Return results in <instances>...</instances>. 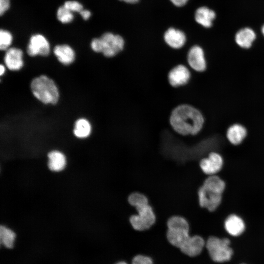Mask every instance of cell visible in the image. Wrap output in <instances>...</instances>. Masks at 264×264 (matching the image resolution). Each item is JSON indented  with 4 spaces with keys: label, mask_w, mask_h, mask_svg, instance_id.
I'll return each mask as SVG.
<instances>
[{
    "label": "cell",
    "mask_w": 264,
    "mask_h": 264,
    "mask_svg": "<svg viewBox=\"0 0 264 264\" xmlns=\"http://www.w3.org/2000/svg\"><path fill=\"white\" fill-rule=\"evenodd\" d=\"M169 121L172 129L182 135L197 134L204 124L201 112L188 104H181L175 107L171 111Z\"/></svg>",
    "instance_id": "obj_1"
},
{
    "label": "cell",
    "mask_w": 264,
    "mask_h": 264,
    "mask_svg": "<svg viewBox=\"0 0 264 264\" xmlns=\"http://www.w3.org/2000/svg\"><path fill=\"white\" fill-rule=\"evenodd\" d=\"M33 95L45 104H56L59 93L54 81L46 75H42L32 80L30 85Z\"/></svg>",
    "instance_id": "obj_2"
},
{
    "label": "cell",
    "mask_w": 264,
    "mask_h": 264,
    "mask_svg": "<svg viewBox=\"0 0 264 264\" xmlns=\"http://www.w3.org/2000/svg\"><path fill=\"white\" fill-rule=\"evenodd\" d=\"M124 43V40L121 36L108 32L99 38L93 39L90 46L94 51L102 53L105 57L110 58L123 49Z\"/></svg>",
    "instance_id": "obj_3"
},
{
    "label": "cell",
    "mask_w": 264,
    "mask_h": 264,
    "mask_svg": "<svg viewBox=\"0 0 264 264\" xmlns=\"http://www.w3.org/2000/svg\"><path fill=\"white\" fill-rule=\"evenodd\" d=\"M230 243V241L227 238L211 236L205 245L211 259L216 262L222 263L229 261L233 254Z\"/></svg>",
    "instance_id": "obj_4"
},
{
    "label": "cell",
    "mask_w": 264,
    "mask_h": 264,
    "mask_svg": "<svg viewBox=\"0 0 264 264\" xmlns=\"http://www.w3.org/2000/svg\"><path fill=\"white\" fill-rule=\"evenodd\" d=\"M137 215H132L130 221L136 230L143 231L149 229L155 221V216L152 208L148 204L135 207Z\"/></svg>",
    "instance_id": "obj_5"
},
{
    "label": "cell",
    "mask_w": 264,
    "mask_h": 264,
    "mask_svg": "<svg viewBox=\"0 0 264 264\" xmlns=\"http://www.w3.org/2000/svg\"><path fill=\"white\" fill-rule=\"evenodd\" d=\"M198 195L200 206L209 212L216 211L222 203L223 194L203 185L199 187Z\"/></svg>",
    "instance_id": "obj_6"
},
{
    "label": "cell",
    "mask_w": 264,
    "mask_h": 264,
    "mask_svg": "<svg viewBox=\"0 0 264 264\" xmlns=\"http://www.w3.org/2000/svg\"><path fill=\"white\" fill-rule=\"evenodd\" d=\"M224 160L219 153L212 152L207 157L202 158L199 162V166L202 172L209 176L215 175L222 169Z\"/></svg>",
    "instance_id": "obj_7"
},
{
    "label": "cell",
    "mask_w": 264,
    "mask_h": 264,
    "mask_svg": "<svg viewBox=\"0 0 264 264\" xmlns=\"http://www.w3.org/2000/svg\"><path fill=\"white\" fill-rule=\"evenodd\" d=\"M191 77L189 69L183 64H178L172 67L167 75L169 85L175 88L186 85Z\"/></svg>",
    "instance_id": "obj_8"
},
{
    "label": "cell",
    "mask_w": 264,
    "mask_h": 264,
    "mask_svg": "<svg viewBox=\"0 0 264 264\" xmlns=\"http://www.w3.org/2000/svg\"><path fill=\"white\" fill-rule=\"evenodd\" d=\"M50 52V45L45 38L41 34L32 36L27 47V52L30 56H47Z\"/></svg>",
    "instance_id": "obj_9"
},
{
    "label": "cell",
    "mask_w": 264,
    "mask_h": 264,
    "mask_svg": "<svg viewBox=\"0 0 264 264\" xmlns=\"http://www.w3.org/2000/svg\"><path fill=\"white\" fill-rule=\"evenodd\" d=\"M187 63L194 70L202 72L207 67V63L203 49L199 46L195 45L189 49L187 54Z\"/></svg>",
    "instance_id": "obj_10"
},
{
    "label": "cell",
    "mask_w": 264,
    "mask_h": 264,
    "mask_svg": "<svg viewBox=\"0 0 264 264\" xmlns=\"http://www.w3.org/2000/svg\"><path fill=\"white\" fill-rule=\"evenodd\" d=\"M226 231L230 235L237 237L243 233L245 224L243 219L236 214L229 215L224 221Z\"/></svg>",
    "instance_id": "obj_11"
},
{
    "label": "cell",
    "mask_w": 264,
    "mask_h": 264,
    "mask_svg": "<svg viewBox=\"0 0 264 264\" xmlns=\"http://www.w3.org/2000/svg\"><path fill=\"white\" fill-rule=\"evenodd\" d=\"M22 51L15 47L7 49L4 61L6 66L11 70H20L23 66Z\"/></svg>",
    "instance_id": "obj_12"
},
{
    "label": "cell",
    "mask_w": 264,
    "mask_h": 264,
    "mask_svg": "<svg viewBox=\"0 0 264 264\" xmlns=\"http://www.w3.org/2000/svg\"><path fill=\"white\" fill-rule=\"evenodd\" d=\"M247 135L246 128L239 123L231 125L227 129L226 137L232 145L236 146L241 144Z\"/></svg>",
    "instance_id": "obj_13"
},
{
    "label": "cell",
    "mask_w": 264,
    "mask_h": 264,
    "mask_svg": "<svg viewBox=\"0 0 264 264\" xmlns=\"http://www.w3.org/2000/svg\"><path fill=\"white\" fill-rule=\"evenodd\" d=\"M203 239L199 236H190L188 241L180 249L185 254L194 257L199 255L205 245Z\"/></svg>",
    "instance_id": "obj_14"
},
{
    "label": "cell",
    "mask_w": 264,
    "mask_h": 264,
    "mask_svg": "<svg viewBox=\"0 0 264 264\" xmlns=\"http://www.w3.org/2000/svg\"><path fill=\"white\" fill-rule=\"evenodd\" d=\"M164 39L170 47L174 49L182 47L186 40L185 35L182 31L174 28H170L165 32Z\"/></svg>",
    "instance_id": "obj_15"
},
{
    "label": "cell",
    "mask_w": 264,
    "mask_h": 264,
    "mask_svg": "<svg viewBox=\"0 0 264 264\" xmlns=\"http://www.w3.org/2000/svg\"><path fill=\"white\" fill-rule=\"evenodd\" d=\"M256 37V35L253 30L249 27H245L237 32L235 39L240 47L248 49L252 46Z\"/></svg>",
    "instance_id": "obj_16"
},
{
    "label": "cell",
    "mask_w": 264,
    "mask_h": 264,
    "mask_svg": "<svg viewBox=\"0 0 264 264\" xmlns=\"http://www.w3.org/2000/svg\"><path fill=\"white\" fill-rule=\"evenodd\" d=\"M189 231L182 229H168L167 232V239L171 244L180 249L190 237Z\"/></svg>",
    "instance_id": "obj_17"
},
{
    "label": "cell",
    "mask_w": 264,
    "mask_h": 264,
    "mask_svg": "<svg viewBox=\"0 0 264 264\" xmlns=\"http://www.w3.org/2000/svg\"><path fill=\"white\" fill-rule=\"evenodd\" d=\"M53 52L58 61L63 65H70L74 61V51L67 44L56 45L54 48Z\"/></svg>",
    "instance_id": "obj_18"
},
{
    "label": "cell",
    "mask_w": 264,
    "mask_h": 264,
    "mask_svg": "<svg viewBox=\"0 0 264 264\" xmlns=\"http://www.w3.org/2000/svg\"><path fill=\"white\" fill-rule=\"evenodd\" d=\"M216 17L215 12L207 7H200L195 12L196 21L202 26L209 28Z\"/></svg>",
    "instance_id": "obj_19"
},
{
    "label": "cell",
    "mask_w": 264,
    "mask_h": 264,
    "mask_svg": "<svg viewBox=\"0 0 264 264\" xmlns=\"http://www.w3.org/2000/svg\"><path fill=\"white\" fill-rule=\"evenodd\" d=\"M48 167L53 171H60L65 167L66 160L65 155L61 152L54 151L48 154Z\"/></svg>",
    "instance_id": "obj_20"
},
{
    "label": "cell",
    "mask_w": 264,
    "mask_h": 264,
    "mask_svg": "<svg viewBox=\"0 0 264 264\" xmlns=\"http://www.w3.org/2000/svg\"><path fill=\"white\" fill-rule=\"evenodd\" d=\"M91 130L89 122L85 118H80L75 123L73 133L78 138H86L89 136Z\"/></svg>",
    "instance_id": "obj_21"
},
{
    "label": "cell",
    "mask_w": 264,
    "mask_h": 264,
    "mask_svg": "<svg viewBox=\"0 0 264 264\" xmlns=\"http://www.w3.org/2000/svg\"><path fill=\"white\" fill-rule=\"evenodd\" d=\"M16 238L15 233L11 229L4 226L0 227V242L7 248L11 249L14 246Z\"/></svg>",
    "instance_id": "obj_22"
},
{
    "label": "cell",
    "mask_w": 264,
    "mask_h": 264,
    "mask_svg": "<svg viewBox=\"0 0 264 264\" xmlns=\"http://www.w3.org/2000/svg\"><path fill=\"white\" fill-rule=\"evenodd\" d=\"M168 229H182L189 230V226L186 219L180 216H173L168 220Z\"/></svg>",
    "instance_id": "obj_23"
},
{
    "label": "cell",
    "mask_w": 264,
    "mask_h": 264,
    "mask_svg": "<svg viewBox=\"0 0 264 264\" xmlns=\"http://www.w3.org/2000/svg\"><path fill=\"white\" fill-rule=\"evenodd\" d=\"M128 201L131 205L134 207L148 204L147 197L143 194L137 192L133 193L129 196Z\"/></svg>",
    "instance_id": "obj_24"
},
{
    "label": "cell",
    "mask_w": 264,
    "mask_h": 264,
    "mask_svg": "<svg viewBox=\"0 0 264 264\" xmlns=\"http://www.w3.org/2000/svg\"><path fill=\"white\" fill-rule=\"evenodd\" d=\"M58 20L64 23H69L73 19V15L69 10L64 5L60 7L57 12Z\"/></svg>",
    "instance_id": "obj_25"
},
{
    "label": "cell",
    "mask_w": 264,
    "mask_h": 264,
    "mask_svg": "<svg viewBox=\"0 0 264 264\" xmlns=\"http://www.w3.org/2000/svg\"><path fill=\"white\" fill-rule=\"evenodd\" d=\"M12 41L11 33L6 30L1 29L0 31V49L1 50L7 49Z\"/></svg>",
    "instance_id": "obj_26"
},
{
    "label": "cell",
    "mask_w": 264,
    "mask_h": 264,
    "mask_svg": "<svg viewBox=\"0 0 264 264\" xmlns=\"http://www.w3.org/2000/svg\"><path fill=\"white\" fill-rule=\"evenodd\" d=\"M64 6L72 12H77L79 13L83 9L82 5L75 0L66 1L65 2Z\"/></svg>",
    "instance_id": "obj_27"
},
{
    "label": "cell",
    "mask_w": 264,
    "mask_h": 264,
    "mask_svg": "<svg viewBox=\"0 0 264 264\" xmlns=\"http://www.w3.org/2000/svg\"><path fill=\"white\" fill-rule=\"evenodd\" d=\"M132 264H153L151 258L143 255H138L134 257Z\"/></svg>",
    "instance_id": "obj_28"
},
{
    "label": "cell",
    "mask_w": 264,
    "mask_h": 264,
    "mask_svg": "<svg viewBox=\"0 0 264 264\" xmlns=\"http://www.w3.org/2000/svg\"><path fill=\"white\" fill-rule=\"evenodd\" d=\"M9 0H0V14L1 16L9 8Z\"/></svg>",
    "instance_id": "obj_29"
},
{
    "label": "cell",
    "mask_w": 264,
    "mask_h": 264,
    "mask_svg": "<svg viewBox=\"0 0 264 264\" xmlns=\"http://www.w3.org/2000/svg\"><path fill=\"white\" fill-rule=\"evenodd\" d=\"M79 13L85 20H87L91 15L90 12L88 10L83 9Z\"/></svg>",
    "instance_id": "obj_30"
},
{
    "label": "cell",
    "mask_w": 264,
    "mask_h": 264,
    "mask_svg": "<svg viewBox=\"0 0 264 264\" xmlns=\"http://www.w3.org/2000/svg\"><path fill=\"white\" fill-rule=\"evenodd\" d=\"M176 6H182L185 5L188 0H170Z\"/></svg>",
    "instance_id": "obj_31"
},
{
    "label": "cell",
    "mask_w": 264,
    "mask_h": 264,
    "mask_svg": "<svg viewBox=\"0 0 264 264\" xmlns=\"http://www.w3.org/2000/svg\"><path fill=\"white\" fill-rule=\"evenodd\" d=\"M120 0L123 1L127 3H134L137 2L139 0Z\"/></svg>",
    "instance_id": "obj_32"
},
{
    "label": "cell",
    "mask_w": 264,
    "mask_h": 264,
    "mask_svg": "<svg viewBox=\"0 0 264 264\" xmlns=\"http://www.w3.org/2000/svg\"><path fill=\"white\" fill-rule=\"evenodd\" d=\"M5 72L4 66L1 65L0 66V75L1 76Z\"/></svg>",
    "instance_id": "obj_33"
},
{
    "label": "cell",
    "mask_w": 264,
    "mask_h": 264,
    "mask_svg": "<svg viewBox=\"0 0 264 264\" xmlns=\"http://www.w3.org/2000/svg\"><path fill=\"white\" fill-rule=\"evenodd\" d=\"M116 264H127L125 262H119L116 263Z\"/></svg>",
    "instance_id": "obj_34"
},
{
    "label": "cell",
    "mask_w": 264,
    "mask_h": 264,
    "mask_svg": "<svg viewBox=\"0 0 264 264\" xmlns=\"http://www.w3.org/2000/svg\"><path fill=\"white\" fill-rule=\"evenodd\" d=\"M262 33H263V35L264 36V24L263 25L262 27Z\"/></svg>",
    "instance_id": "obj_35"
}]
</instances>
